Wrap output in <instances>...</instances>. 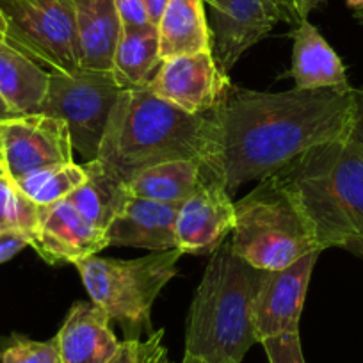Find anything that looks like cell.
Masks as SVG:
<instances>
[{"label": "cell", "mask_w": 363, "mask_h": 363, "mask_svg": "<svg viewBox=\"0 0 363 363\" xmlns=\"http://www.w3.org/2000/svg\"><path fill=\"white\" fill-rule=\"evenodd\" d=\"M354 89H291L260 93L230 87L211 111V160L232 194L278 173L308 150L351 138Z\"/></svg>", "instance_id": "obj_1"}, {"label": "cell", "mask_w": 363, "mask_h": 363, "mask_svg": "<svg viewBox=\"0 0 363 363\" xmlns=\"http://www.w3.org/2000/svg\"><path fill=\"white\" fill-rule=\"evenodd\" d=\"M211 150V113L194 116L139 87L121 91L96 159L128 184L139 171L169 160L207 166Z\"/></svg>", "instance_id": "obj_2"}, {"label": "cell", "mask_w": 363, "mask_h": 363, "mask_svg": "<svg viewBox=\"0 0 363 363\" xmlns=\"http://www.w3.org/2000/svg\"><path fill=\"white\" fill-rule=\"evenodd\" d=\"M280 177L308 219L319 246L363 255V146L351 138L308 150Z\"/></svg>", "instance_id": "obj_3"}, {"label": "cell", "mask_w": 363, "mask_h": 363, "mask_svg": "<svg viewBox=\"0 0 363 363\" xmlns=\"http://www.w3.org/2000/svg\"><path fill=\"white\" fill-rule=\"evenodd\" d=\"M262 271L233 251L232 240L212 253L186 319V354L211 363H242L257 344L251 306Z\"/></svg>", "instance_id": "obj_4"}, {"label": "cell", "mask_w": 363, "mask_h": 363, "mask_svg": "<svg viewBox=\"0 0 363 363\" xmlns=\"http://www.w3.org/2000/svg\"><path fill=\"white\" fill-rule=\"evenodd\" d=\"M232 246L260 271H280L312 251H323L308 219L278 174L262 178L247 196L235 201Z\"/></svg>", "instance_id": "obj_5"}, {"label": "cell", "mask_w": 363, "mask_h": 363, "mask_svg": "<svg viewBox=\"0 0 363 363\" xmlns=\"http://www.w3.org/2000/svg\"><path fill=\"white\" fill-rule=\"evenodd\" d=\"M178 247L155 251L134 260L89 257L75 264L91 301L99 305L111 320L128 331V338L152 333V308L162 289L177 277Z\"/></svg>", "instance_id": "obj_6"}, {"label": "cell", "mask_w": 363, "mask_h": 363, "mask_svg": "<svg viewBox=\"0 0 363 363\" xmlns=\"http://www.w3.org/2000/svg\"><path fill=\"white\" fill-rule=\"evenodd\" d=\"M113 72H52L40 114L65 121L73 152L84 162L99 157L111 113L121 95Z\"/></svg>", "instance_id": "obj_7"}, {"label": "cell", "mask_w": 363, "mask_h": 363, "mask_svg": "<svg viewBox=\"0 0 363 363\" xmlns=\"http://www.w3.org/2000/svg\"><path fill=\"white\" fill-rule=\"evenodd\" d=\"M6 41L57 73L80 69L73 0H0Z\"/></svg>", "instance_id": "obj_8"}, {"label": "cell", "mask_w": 363, "mask_h": 363, "mask_svg": "<svg viewBox=\"0 0 363 363\" xmlns=\"http://www.w3.org/2000/svg\"><path fill=\"white\" fill-rule=\"evenodd\" d=\"M320 253L312 251L280 271H262L251 306V323L258 344L278 335L299 333L306 291Z\"/></svg>", "instance_id": "obj_9"}, {"label": "cell", "mask_w": 363, "mask_h": 363, "mask_svg": "<svg viewBox=\"0 0 363 363\" xmlns=\"http://www.w3.org/2000/svg\"><path fill=\"white\" fill-rule=\"evenodd\" d=\"M0 155L13 182L43 167L73 162V148L65 121L33 114L0 123Z\"/></svg>", "instance_id": "obj_10"}, {"label": "cell", "mask_w": 363, "mask_h": 363, "mask_svg": "<svg viewBox=\"0 0 363 363\" xmlns=\"http://www.w3.org/2000/svg\"><path fill=\"white\" fill-rule=\"evenodd\" d=\"M146 87L164 102L196 116L214 111L232 84L214 52H200L162 61Z\"/></svg>", "instance_id": "obj_11"}, {"label": "cell", "mask_w": 363, "mask_h": 363, "mask_svg": "<svg viewBox=\"0 0 363 363\" xmlns=\"http://www.w3.org/2000/svg\"><path fill=\"white\" fill-rule=\"evenodd\" d=\"M235 226V203L223 178L201 166L198 189L180 205L177 218V247L184 255H211Z\"/></svg>", "instance_id": "obj_12"}, {"label": "cell", "mask_w": 363, "mask_h": 363, "mask_svg": "<svg viewBox=\"0 0 363 363\" xmlns=\"http://www.w3.org/2000/svg\"><path fill=\"white\" fill-rule=\"evenodd\" d=\"M212 9V52L228 73L240 55L264 40L278 22H291L284 0H205Z\"/></svg>", "instance_id": "obj_13"}, {"label": "cell", "mask_w": 363, "mask_h": 363, "mask_svg": "<svg viewBox=\"0 0 363 363\" xmlns=\"http://www.w3.org/2000/svg\"><path fill=\"white\" fill-rule=\"evenodd\" d=\"M30 246L50 264H79L107 247L104 230L91 225L68 200L40 207V225Z\"/></svg>", "instance_id": "obj_14"}, {"label": "cell", "mask_w": 363, "mask_h": 363, "mask_svg": "<svg viewBox=\"0 0 363 363\" xmlns=\"http://www.w3.org/2000/svg\"><path fill=\"white\" fill-rule=\"evenodd\" d=\"M180 205L128 196L104 230L107 246L167 251L177 247V218Z\"/></svg>", "instance_id": "obj_15"}, {"label": "cell", "mask_w": 363, "mask_h": 363, "mask_svg": "<svg viewBox=\"0 0 363 363\" xmlns=\"http://www.w3.org/2000/svg\"><path fill=\"white\" fill-rule=\"evenodd\" d=\"M55 340L61 363H109L121 344L111 317L93 301H79L69 308Z\"/></svg>", "instance_id": "obj_16"}, {"label": "cell", "mask_w": 363, "mask_h": 363, "mask_svg": "<svg viewBox=\"0 0 363 363\" xmlns=\"http://www.w3.org/2000/svg\"><path fill=\"white\" fill-rule=\"evenodd\" d=\"M73 6L80 68L109 72L123 29L114 0H73Z\"/></svg>", "instance_id": "obj_17"}, {"label": "cell", "mask_w": 363, "mask_h": 363, "mask_svg": "<svg viewBox=\"0 0 363 363\" xmlns=\"http://www.w3.org/2000/svg\"><path fill=\"white\" fill-rule=\"evenodd\" d=\"M292 33L291 75L298 89H326L349 87L347 73L342 59L323 34L308 20L296 23Z\"/></svg>", "instance_id": "obj_18"}, {"label": "cell", "mask_w": 363, "mask_h": 363, "mask_svg": "<svg viewBox=\"0 0 363 363\" xmlns=\"http://www.w3.org/2000/svg\"><path fill=\"white\" fill-rule=\"evenodd\" d=\"M162 61L200 52H212V30L205 15V0H167L157 23Z\"/></svg>", "instance_id": "obj_19"}, {"label": "cell", "mask_w": 363, "mask_h": 363, "mask_svg": "<svg viewBox=\"0 0 363 363\" xmlns=\"http://www.w3.org/2000/svg\"><path fill=\"white\" fill-rule=\"evenodd\" d=\"M50 73L8 41H0V96L20 116L40 114Z\"/></svg>", "instance_id": "obj_20"}, {"label": "cell", "mask_w": 363, "mask_h": 363, "mask_svg": "<svg viewBox=\"0 0 363 363\" xmlns=\"http://www.w3.org/2000/svg\"><path fill=\"white\" fill-rule=\"evenodd\" d=\"M82 166L87 173L86 182L66 200L91 225L106 230L114 216L123 207L130 193L127 189V184L99 159L84 162Z\"/></svg>", "instance_id": "obj_21"}, {"label": "cell", "mask_w": 363, "mask_h": 363, "mask_svg": "<svg viewBox=\"0 0 363 363\" xmlns=\"http://www.w3.org/2000/svg\"><path fill=\"white\" fill-rule=\"evenodd\" d=\"M162 59L159 55L157 26L123 27L113 57L114 80L121 89L146 87L155 75Z\"/></svg>", "instance_id": "obj_22"}, {"label": "cell", "mask_w": 363, "mask_h": 363, "mask_svg": "<svg viewBox=\"0 0 363 363\" xmlns=\"http://www.w3.org/2000/svg\"><path fill=\"white\" fill-rule=\"evenodd\" d=\"M200 160H169L139 171L127 184L132 196L182 205L201 182Z\"/></svg>", "instance_id": "obj_23"}, {"label": "cell", "mask_w": 363, "mask_h": 363, "mask_svg": "<svg viewBox=\"0 0 363 363\" xmlns=\"http://www.w3.org/2000/svg\"><path fill=\"white\" fill-rule=\"evenodd\" d=\"M87 173L82 164H59L43 167L16 180V187L38 207L57 203L66 200L73 191L79 189L86 182Z\"/></svg>", "instance_id": "obj_24"}, {"label": "cell", "mask_w": 363, "mask_h": 363, "mask_svg": "<svg viewBox=\"0 0 363 363\" xmlns=\"http://www.w3.org/2000/svg\"><path fill=\"white\" fill-rule=\"evenodd\" d=\"M38 225L40 207L16 187L11 178H0V232H23L34 239Z\"/></svg>", "instance_id": "obj_25"}, {"label": "cell", "mask_w": 363, "mask_h": 363, "mask_svg": "<svg viewBox=\"0 0 363 363\" xmlns=\"http://www.w3.org/2000/svg\"><path fill=\"white\" fill-rule=\"evenodd\" d=\"M0 363H61L57 340H30L27 337H11L0 349Z\"/></svg>", "instance_id": "obj_26"}, {"label": "cell", "mask_w": 363, "mask_h": 363, "mask_svg": "<svg viewBox=\"0 0 363 363\" xmlns=\"http://www.w3.org/2000/svg\"><path fill=\"white\" fill-rule=\"evenodd\" d=\"M109 363H171L164 345V330L152 331L148 338H127Z\"/></svg>", "instance_id": "obj_27"}, {"label": "cell", "mask_w": 363, "mask_h": 363, "mask_svg": "<svg viewBox=\"0 0 363 363\" xmlns=\"http://www.w3.org/2000/svg\"><path fill=\"white\" fill-rule=\"evenodd\" d=\"M269 363H305L299 333L278 335L260 342Z\"/></svg>", "instance_id": "obj_28"}, {"label": "cell", "mask_w": 363, "mask_h": 363, "mask_svg": "<svg viewBox=\"0 0 363 363\" xmlns=\"http://www.w3.org/2000/svg\"><path fill=\"white\" fill-rule=\"evenodd\" d=\"M114 4H116L123 27H143L152 23L148 11H146L145 0H114Z\"/></svg>", "instance_id": "obj_29"}, {"label": "cell", "mask_w": 363, "mask_h": 363, "mask_svg": "<svg viewBox=\"0 0 363 363\" xmlns=\"http://www.w3.org/2000/svg\"><path fill=\"white\" fill-rule=\"evenodd\" d=\"M33 237L23 232H0V264L11 260L23 247L30 246Z\"/></svg>", "instance_id": "obj_30"}, {"label": "cell", "mask_w": 363, "mask_h": 363, "mask_svg": "<svg viewBox=\"0 0 363 363\" xmlns=\"http://www.w3.org/2000/svg\"><path fill=\"white\" fill-rule=\"evenodd\" d=\"M284 2L287 6L289 15H291V22L299 23L301 20H306V15L315 6H319L323 0H284Z\"/></svg>", "instance_id": "obj_31"}, {"label": "cell", "mask_w": 363, "mask_h": 363, "mask_svg": "<svg viewBox=\"0 0 363 363\" xmlns=\"http://www.w3.org/2000/svg\"><path fill=\"white\" fill-rule=\"evenodd\" d=\"M351 139L363 146V89H354V121Z\"/></svg>", "instance_id": "obj_32"}, {"label": "cell", "mask_w": 363, "mask_h": 363, "mask_svg": "<svg viewBox=\"0 0 363 363\" xmlns=\"http://www.w3.org/2000/svg\"><path fill=\"white\" fill-rule=\"evenodd\" d=\"M145 6H146V11H148L150 22H152L153 26H157L160 16H162L164 9H166L167 0H145Z\"/></svg>", "instance_id": "obj_33"}, {"label": "cell", "mask_w": 363, "mask_h": 363, "mask_svg": "<svg viewBox=\"0 0 363 363\" xmlns=\"http://www.w3.org/2000/svg\"><path fill=\"white\" fill-rule=\"evenodd\" d=\"M15 118H20V114H16L8 104L4 102V99L0 96V123L2 121H9V120H15Z\"/></svg>", "instance_id": "obj_34"}, {"label": "cell", "mask_w": 363, "mask_h": 363, "mask_svg": "<svg viewBox=\"0 0 363 363\" xmlns=\"http://www.w3.org/2000/svg\"><path fill=\"white\" fill-rule=\"evenodd\" d=\"M347 8L354 13V18L363 23V0H345Z\"/></svg>", "instance_id": "obj_35"}, {"label": "cell", "mask_w": 363, "mask_h": 363, "mask_svg": "<svg viewBox=\"0 0 363 363\" xmlns=\"http://www.w3.org/2000/svg\"><path fill=\"white\" fill-rule=\"evenodd\" d=\"M6 36H8V20L0 9V41H6Z\"/></svg>", "instance_id": "obj_36"}, {"label": "cell", "mask_w": 363, "mask_h": 363, "mask_svg": "<svg viewBox=\"0 0 363 363\" xmlns=\"http://www.w3.org/2000/svg\"><path fill=\"white\" fill-rule=\"evenodd\" d=\"M182 363H211V362H207V359L196 358V356H193V354H184V359H182Z\"/></svg>", "instance_id": "obj_37"}, {"label": "cell", "mask_w": 363, "mask_h": 363, "mask_svg": "<svg viewBox=\"0 0 363 363\" xmlns=\"http://www.w3.org/2000/svg\"><path fill=\"white\" fill-rule=\"evenodd\" d=\"M2 177H8V173H6L4 160H2V155H0V178H2Z\"/></svg>", "instance_id": "obj_38"}, {"label": "cell", "mask_w": 363, "mask_h": 363, "mask_svg": "<svg viewBox=\"0 0 363 363\" xmlns=\"http://www.w3.org/2000/svg\"><path fill=\"white\" fill-rule=\"evenodd\" d=\"M362 258H363V255H362Z\"/></svg>", "instance_id": "obj_39"}]
</instances>
